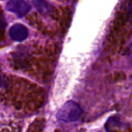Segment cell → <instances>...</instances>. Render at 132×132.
I'll list each match as a JSON object with an SVG mask.
<instances>
[{"label":"cell","mask_w":132,"mask_h":132,"mask_svg":"<svg viewBox=\"0 0 132 132\" xmlns=\"http://www.w3.org/2000/svg\"><path fill=\"white\" fill-rule=\"evenodd\" d=\"M82 110L76 102L72 101H67L59 110L57 119L62 122H73L81 118Z\"/></svg>","instance_id":"6da1fadb"},{"label":"cell","mask_w":132,"mask_h":132,"mask_svg":"<svg viewBox=\"0 0 132 132\" xmlns=\"http://www.w3.org/2000/svg\"><path fill=\"white\" fill-rule=\"evenodd\" d=\"M6 8L18 16H24L30 11L31 6L26 0H8Z\"/></svg>","instance_id":"7a4b0ae2"},{"label":"cell","mask_w":132,"mask_h":132,"mask_svg":"<svg viewBox=\"0 0 132 132\" xmlns=\"http://www.w3.org/2000/svg\"><path fill=\"white\" fill-rule=\"evenodd\" d=\"M9 35L14 41L22 42L28 36V30L24 26L21 24H14L9 30Z\"/></svg>","instance_id":"3957f363"},{"label":"cell","mask_w":132,"mask_h":132,"mask_svg":"<svg viewBox=\"0 0 132 132\" xmlns=\"http://www.w3.org/2000/svg\"><path fill=\"white\" fill-rule=\"evenodd\" d=\"M33 3L39 13L45 15H51L52 17L55 15L54 8L52 7L51 5L44 0H33Z\"/></svg>","instance_id":"277c9868"}]
</instances>
